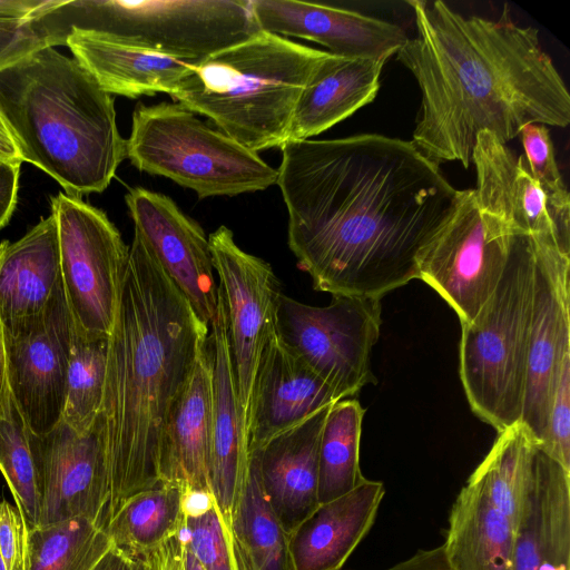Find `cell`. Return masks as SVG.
Returning a JSON list of instances; mask_svg holds the SVG:
<instances>
[{
  "label": "cell",
  "instance_id": "1",
  "mask_svg": "<svg viewBox=\"0 0 570 570\" xmlns=\"http://www.w3.org/2000/svg\"><path fill=\"white\" fill-rule=\"evenodd\" d=\"M281 149L288 247L314 289L381 298L419 278L420 256L458 195L438 164L377 134Z\"/></svg>",
  "mask_w": 570,
  "mask_h": 570
},
{
  "label": "cell",
  "instance_id": "2",
  "mask_svg": "<svg viewBox=\"0 0 570 570\" xmlns=\"http://www.w3.org/2000/svg\"><path fill=\"white\" fill-rule=\"evenodd\" d=\"M415 37L397 51L422 101L411 142L440 165L472 163L481 131L507 142L531 124L566 127L570 95L533 27L464 17L445 2L412 0Z\"/></svg>",
  "mask_w": 570,
  "mask_h": 570
},
{
  "label": "cell",
  "instance_id": "3",
  "mask_svg": "<svg viewBox=\"0 0 570 570\" xmlns=\"http://www.w3.org/2000/svg\"><path fill=\"white\" fill-rule=\"evenodd\" d=\"M209 330L135 233L109 334L101 407L108 521L128 498L160 484L164 423Z\"/></svg>",
  "mask_w": 570,
  "mask_h": 570
},
{
  "label": "cell",
  "instance_id": "4",
  "mask_svg": "<svg viewBox=\"0 0 570 570\" xmlns=\"http://www.w3.org/2000/svg\"><path fill=\"white\" fill-rule=\"evenodd\" d=\"M0 116L21 160L69 196L101 193L126 158L111 95L53 47L0 70Z\"/></svg>",
  "mask_w": 570,
  "mask_h": 570
},
{
  "label": "cell",
  "instance_id": "5",
  "mask_svg": "<svg viewBox=\"0 0 570 570\" xmlns=\"http://www.w3.org/2000/svg\"><path fill=\"white\" fill-rule=\"evenodd\" d=\"M330 56L261 30L191 63L169 96L255 153L282 148L302 91Z\"/></svg>",
  "mask_w": 570,
  "mask_h": 570
},
{
  "label": "cell",
  "instance_id": "6",
  "mask_svg": "<svg viewBox=\"0 0 570 570\" xmlns=\"http://www.w3.org/2000/svg\"><path fill=\"white\" fill-rule=\"evenodd\" d=\"M32 21L49 47L77 30L191 63L261 31L250 0H57Z\"/></svg>",
  "mask_w": 570,
  "mask_h": 570
},
{
  "label": "cell",
  "instance_id": "7",
  "mask_svg": "<svg viewBox=\"0 0 570 570\" xmlns=\"http://www.w3.org/2000/svg\"><path fill=\"white\" fill-rule=\"evenodd\" d=\"M535 268L528 233L514 239L494 292L461 324L460 379L474 414L501 432L521 420Z\"/></svg>",
  "mask_w": 570,
  "mask_h": 570
},
{
  "label": "cell",
  "instance_id": "8",
  "mask_svg": "<svg viewBox=\"0 0 570 570\" xmlns=\"http://www.w3.org/2000/svg\"><path fill=\"white\" fill-rule=\"evenodd\" d=\"M126 158L137 169L166 177L199 198L265 190L278 177L257 153L178 102L136 106Z\"/></svg>",
  "mask_w": 570,
  "mask_h": 570
},
{
  "label": "cell",
  "instance_id": "9",
  "mask_svg": "<svg viewBox=\"0 0 570 570\" xmlns=\"http://www.w3.org/2000/svg\"><path fill=\"white\" fill-rule=\"evenodd\" d=\"M524 233L483 212L475 190H458L451 214L419 259V279L471 322L494 292L514 239Z\"/></svg>",
  "mask_w": 570,
  "mask_h": 570
},
{
  "label": "cell",
  "instance_id": "10",
  "mask_svg": "<svg viewBox=\"0 0 570 570\" xmlns=\"http://www.w3.org/2000/svg\"><path fill=\"white\" fill-rule=\"evenodd\" d=\"M381 311L379 297L337 295L327 306H312L282 294L276 333L341 401L376 383L371 352Z\"/></svg>",
  "mask_w": 570,
  "mask_h": 570
},
{
  "label": "cell",
  "instance_id": "11",
  "mask_svg": "<svg viewBox=\"0 0 570 570\" xmlns=\"http://www.w3.org/2000/svg\"><path fill=\"white\" fill-rule=\"evenodd\" d=\"M60 252V275L75 324L109 335L116 316L129 246L107 215L81 197L51 198Z\"/></svg>",
  "mask_w": 570,
  "mask_h": 570
},
{
  "label": "cell",
  "instance_id": "12",
  "mask_svg": "<svg viewBox=\"0 0 570 570\" xmlns=\"http://www.w3.org/2000/svg\"><path fill=\"white\" fill-rule=\"evenodd\" d=\"M208 240L227 309L242 429L247 443L254 377L265 346L276 334V313L283 293L272 266L243 250L229 228L219 226Z\"/></svg>",
  "mask_w": 570,
  "mask_h": 570
},
{
  "label": "cell",
  "instance_id": "13",
  "mask_svg": "<svg viewBox=\"0 0 570 570\" xmlns=\"http://www.w3.org/2000/svg\"><path fill=\"white\" fill-rule=\"evenodd\" d=\"M105 432L101 411L83 433L63 421L46 434L37 435L28 430L39 498V525L82 518L106 528L109 476Z\"/></svg>",
  "mask_w": 570,
  "mask_h": 570
},
{
  "label": "cell",
  "instance_id": "14",
  "mask_svg": "<svg viewBox=\"0 0 570 570\" xmlns=\"http://www.w3.org/2000/svg\"><path fill=\"white\" fill-rule=\"evenodd\" d=\"M73 328L60 278L40 315L3 333L9 392L33 434H46L62 420Z\"/></svg>",
  "mask_w": 570,
  "mask_h": 570
},
{
  "label": "cell",
  "instance_id": "15",
  "mask_svg": "<svg viewBox=\"0 0 570 570\" xmlns=\"http://www.w3.org/2000/svg\"><path fill=\"white\" fill-rule=\"evenodd\" d=\"M534 244L533 301L520 422L539 445L546 434L558 374L570 356V257L554 242Z\"/></svg>",
  "mask_w": 570,
  "mask_h": 570
},
{
  "label": "cell",
  "instance_id": "16",
  "mask_svg": "<svg viewBox=\"0 0 570 570\" xmlns=\"http://www.w3.org/2000/svg\"><path fill=\"white\" fill-rule=\"evenodd\" d=\"M125 200L135 233L148 245L198 317L210 326L218 287L204 229L161 193L136 187Z\"/></svg>",
  "mask_w": 570,
  "mask_h": 570
},
{
  "label": "cell",
  "instance_id": "17",
  "mask_svg": "<svg viewBox=\"0 0 570 570\" xmlns=\"http://www.w3.org/2000/svg\"><path fill=\"white\" fill-rule=\"evenodd\" d=\"M472 164L476 171L479 207L533 240H552L570 257V208L553 204L529 171L524 155L517 156L490 131L476 138Z\"/></svg>",
  "mask_w": 570,
  "mask_h": 570
},
{
  "label": "cell",
  "instance_id": "18",
  "mask_svg": "<svg viewBox=\"0 0 570 570\" xmlns=\"http://www.w3.org/2000/svg\"><path fill=\"white\" fill-rule=\"evenodd\" d=\"M250 8L262 31L314 41L340 57L386 61L409 39L395 23L326 4L250 0Z\"/></svg>",
  "mask_w": 570,
  "mask_h": 570
},
{
  "label": "cell",
  "instance_id": "19",
  "mask_svg": "<svg viewBox=\"0 0 570 570\" xmlns=\"http://www.w3.org/2000/svg\"><path fill=\"white\" fill-rule=\"evenodd\" d=\"M213 351L200 347L191 373L174 401L160 436L159 479L186 495H212Z\"/></svg>",
  "mask_w": 570,
  "mask_h": 570
},
{
  "label": "cell",
  "instance_id": "20",
  "mask_svg": "<svg viewBox=\"0 0 570 570\" xmlns=\"http://www.w3.org/2000/svg\"><path fill=\"white\" fill-rule=\"evenodd\" d=\"M338 401L334 391L276 333L262 353L252 387L248 459L273 436Z\"/></svg>",
  "mask_w": 570,
  "mask_h": 570
},
{
  "label": "cell",
  "instance_id": "21",
  "mask_svg": "<svg viewBox=\"0 0 570 570\" xmlns=\"http://www.w3.org/2000/svg\"><path fill=\"white\" fill-rule=\"evenodd\" d=\"M209 341L213 351L210 491L212 500L230 535L232 520L246 482L249 459L242 429L227 309L219 286Z\"/></svg>",
  "mask_w": 570,
  "mask_h": 570
},
{
  "label": "cell",
  "instance_id": "22",
  "mask_svg": "<svg viewBox=\"0 0 570 570\" xmlns=\"http://www.w3.org/2000/svg\"><path fill=\"white\" fill-rule=\"evenodd\" d=\"M332 405L278 433L249 454L264 494L287 535L320 505L318 450Z\"/></svg>",
  "mask_w": 570,
  "mask_h": 570
},
{
  "label": "cell",
  "instance_id": "23",
  "mask_svg": "<svg viewBox=\"0 0 570 570\" xmlns=\"http://www.w3.org/2000/svg\"><path fill=\"white\" fill-rule=\"evenodd\" d=\"M384 493L382 482L365 479L320 503L288 535L292 570H340L372 528Z\"/></svg>",
  "mask_w": 570,
  "mask_h": 570
},
{
  "label": "cell",
  "instance_id": "24",
  "mask_svg": "<svg viewBox=\"0 0 570 570\" xmlns=\"http://www.w3.org/2000/svg\"><path fill=\"white\" fill-rule=\"evenodd\" d=\"M55 215L16 242L0 244V324L10 334L40 315L60 282Z\"/></svg>",
  "mask_w": 570,
  "mask_h": 570
},
{
  "label": "cell",
  "instance_id": "25",
  "mask_svg": "<svg viewBox=\"0 0 570 570\" xmlns=\"http://www.w3.org/2000/svg\"><path fill=\"white\" fill-rule=\"evenodd\" d=\"M570 472L537 446L528 510L511 570H570Z\"/></svg>",
  "mask_w": 570,
  "mask_h": 570
},
{
  "label": "cell",
  "instance_id": "26",
  "mask_svg": "<svg viewBox=\"0 0 570 570\" xmlns=\"http://www.w3.org/2000/svg\"><path fill=\"white\" fill-rule=\"evenodd\" d=\"M66 46L107 92L132 99L158 92L170 95L191 66L92 32L72 31Z\"/></svg>",
  "mask_w": 570,
  "mask_h": 570
},
{
  "label": "cell",
  "instance_id": "27",
  "mask_svg": "<svg viewBox=\"0 0 570 570\" xmlns=\"http://www.w3.org/2000/svg\"><path fill=\"white\" fill-rule=\"evenodd\" d=\"M384 63L331 53L299 96L287 142L317 136L372 102Z\"/></svg>",
  "mask_w": 570,
  "mask_h": 570
},
{
  "label": "cell",
  "instance_id": "28",
  "mask_svg": "<svg viewBox=\"0 0 570 570\" xmlns=\"http://www.w3.org/2000/svg\"><path fill=\"white\" fill-rule=\"evenodd\" d=\"M515 529L470 480L449 514L442 544L452 570H511Z\"/></svg>",
  "mask_w": 570,
  "mask_h": 570
},
{
  "label": "cell",
  "instance_id": "29",
  "mask_svg": "<svg viewBox=\"0 0 570 570\" xmlns=\"http://www.w3.org/2000/svg\"><path fill=\"white\" fill-rule=\"evenodd\" d=\"M537 442L517 424L499 432L490 452L468 480L479 484L491 503L518 528L528 510Z\"/></svg>",
  "mask_w": 570,
  "mask_h": 570
},
{
  "label": "cell",
  "instance_id": "30",
  "mask_svg": "<svg viewBox=\"0 0 570 570\" xmlns=\"http://www.w3.org/2000/svg\"><path fill=\"white\" fill-rule=\"evenodd\" d=\"M230 540L237 570H292L288 535L264 494L253 458L234 511Z\"/></svg>",
  "mask_w": 570,
  "mask_h": 570
},
{
  "label": "cell",
  "instance_id": "31",
  "mask_svg": "<svg viewBox=\"0 0 570 570\" xmlns=\"http://www.w3.org/2000/svg\"><path fill=\"white\" fill-rule=\"evenodd\" d=\"M187 495L177 487L160 483L128 498L105 530L111 543L138 552L158 546L184 524Z\"/></svg>",
  "mask_w": 570,
  "mask_h": 570
},
{
  "label": "cell",
  "instance_id": "32",
  "mask_svg": "<svg viewBox=\"0 0 570 570\" xmlns=\"http://www.w3.org/2000/svg\"><path fill=\"white\" fill-rule=\"evenodd\" d=\"M363 415L357 400H341L328 410L318 450L320 503L350 492L365 480L360 468Z\"/></svg>",
  "mask_w": 570,
  "mask_h": 570
},
{
  "label": "cell",
  "instance_id": "33",
  "mask_svg": "<svg viewBox=\"0 0 570 570\" xmlns=\"http://www.w3.org/2000/svg\"><path fill=\"white\" fill-rule=\"evenodd\" d=\"M111 546L104 527L82 518L27 529L20 570H91Z\"/></svg>",
  "mask_w": 570,
  "mask_h": 570
},
{
  "label": "cell",
  "instance_id": "34",
  "mask_svg": "<svg viewBox=\"0 0 570 570\" xmlns=\"http://www.w3.org/2000/svg\"><path fill=\"white\" fill-rule=\"evenodd\" d=\"M108 345L109 335L89 333L75 324L61 421L79 433L92 425L102 407Z\"/></svg>",
  "mask_w": 570,
  "mask_h": 570
},
{
  "label": "cell",
  "instance_id": "35",
  "mask_svg": "<svg viewBox=\"0 0 570 570\" xmlns=\"http://www.w3.org/2000/svg\"><path fill=\"white\" fill-rule=\"evenodd\" d=\"M0 472L26 528L39 525V498L28 429L10 392L0 411Z\"/></svg>",
  "mask_w": 570,
  "mask_h": 570
},
{
  "label": "cell",
  "instance_id": "36",
  "mask_svg": "<svg viewBox=\"0 0 570 570\" xmlns=\"http://www.w3.org/2000/svg\"><path fill=\"white\" fill-rule=\"evenodd\" d=\"M184 541L204 570H237L230 535L212 495H187Z\"/></svg>",
  "mask_w": 570,
  "mask_h": 570
},
{
  "label": "cell",
  "instance_id": "37",
  "mask_svg": "<svg viewBox=\"0 0 570 570\" xmlns=\"http://www.w3.org/2000/svg\"><path fill=\"white\" fill-rule=\"evenodd\" d=\"M519 136L530 174L556 205L570 208V195L559 171L549 129L544 125L524 126Z\"/></svg>",
  "mask_w": 570,
  "mask_h": 570
},
{
  "label": "cell",
  "instance_id": "38",
  "mask_svg": "<svg viewBox=\"0 0 570 570\" xmlns=\"http://www.w3.org/2000/svg\"><path fill=\"white\" fill-rule=\"evenodd\" d=\"M537 446L570 472V356L558 374L546 434Z\"/></svg>",
  "mask_w": 570,
  "mask_h": 570
},
{
  "label": "cell",
  "instance_id": "39",
  "mask_svg": "<svg viewBox=\"0 0 570 570\" xmlns=\"http://www.w3.org/2000/svg\"><path fill=\"white\" fill-rule=\"evenodd\" d=\"M43 47L49 46L32 20L0 21V70Z\"/></svg>",
  "mask_w": 570,
  "mask_h": 570
},
{
  "label": "cell",
  "instance_id": "40",
  "mask_svg": "<svg viewBox=\"0 0 570 570\" xmlns=\"http://www.w3.org/2000/svg\"><path fill=\"white\" fill-rule=\"evenodd\" d=\"M27 528L18 509L0 499V556L6 570H20Z\"/></svg>",
  "mask_w": 570,
  "mask_h": 570
},
{
  "label": "cell",
  "instance_id": "41",
  "mask_svg": "<svg viewBox=\"0 0 570 570\" xmlns=\"http://www.w3.org/2000/svg\"><path fill=\"white\" fill-rule=\"evenodd\" d=\"M184 524L181 529L158 546L128 552L134 556L139 570H185L184 567ZM126 552V551H125Z\"/></svg>",
  "mask_w": 570,
  "mask_h": 570
},
{
  "label": "cell",
  "instance_id": "42",
  "mask_svg": "<svg viewBox=\"0 0 570 570\" xmlns=\"http://www.w3.org/2000/svg\"><path fill=\"white\" fill-rule=\"evenodd\" d=\"M20 164L0 160V229L8 224L17 205Z\"/></svg>",
  "mask_w": 570,
  "mask_h": 570
},
{
  "label": "cell",
  "instance_id": "43",
  "mask_svg": "<svg viewBox=\"0 0 570 570\" xmlns=\"http://www.w3.org/2000/svg\"><path fill=\"white\" fill-rule=\"evenodd\" d=\"M57 0H0V21L24 22L55 6Z\"/></svg>",
  "mask_w": 570,
  "mask_h": 570
},
{
  "label": "cell",
  "instance_id": "44",
  "mask_svg": "<svg viewBox=\"0 0 570 570\" xmlns=\"http://www.w3.org/2000/svg\"><path fill=\"white\" fill-rule=\"evenodd\" d=\"M91 570H139L132 554L115 547L112 543L96 562Z\"/></svg>",
  "mask_w": 570,
  "mask_h": 570
},
{
  "label": "cell",
  "instance_id": "45",
  "mask_svg": "<svg viewBox=\"0 0 570 570\" xmlns=\"http://www.w3.org/2000/svg\"><path fill=\"white\" fill-rule=\"evenodd\" d=\"M0 160L22 161L14 141L0 116Z\"/></svg>",
  "mask_w": 570,
  "mask_h": 570
},
{
  "label": "cell",
  "instance_id": "46",
  "mask_svg": "<svg viewBox=\"0 0 570 570\" xmlns=\"http://www.w3.org/2000/svg\"><path fill=\"white\" fill-rule=\"evenodd\" d=\"M9 392L7 380V353L3 331L0 324V411L3 407L4 401Z\"/></svg>",
  "mask_w": 570,
  "mask_h": 570
},
{
  "label": "cell",
  "instance_id": "47",
  "mask_svg": "<svg viewBox=\"0 0 570 570\" xmlns=\"http://www.w3.org/2000/svg\"><path fill=\"white\" fill-rule=\"evenodd\" d=\"M184 531V528H183ZM184 567L185 570H204L196 558L186 549L184 541Z\"/></svg>",
  "mask_w": 570,
  "mask_h": 570
},
{
  "label": "cell",
  "instance_id": "48",
  "mask_svg": "<svg viewBox=\"0 0 570 570\" xmlns=\"http://www.w3.org/2000/svg\"><path fill=\"white\" fill-rule=\"evenodd\" d=\"M0 570H6V567H4V564H3V561H2V559H1V556H0Z\"/></svg>",
  "mask_w": 570,
  "mask_h": 570
}]
</instances>
